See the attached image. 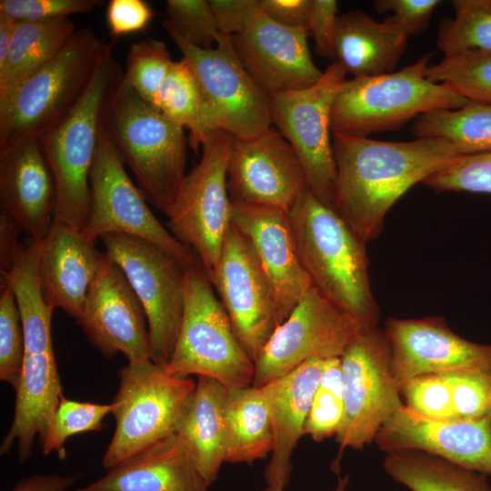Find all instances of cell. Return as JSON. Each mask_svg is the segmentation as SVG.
Returning <instances> with one entry per match:
<instances>
[{
  "label": "cell",
  "instance_id": "6da1fadb",
  "mask_svg": "<svg viewBox=\"0 0 491 491\" xmlns=\"http://www.w3.org/2000/svg\"><path fill=\"white\" fill-rule=\"evenodd\" d=\"M336 168L334 209L364 241L376 238L395 203L459 155L442 138L407 142L332 134Z\"/></svg>",
  "mask_w": 491,
  "mask_h": 491
},
{
  "label": "cell",
  "instance_id": "7a4b0ae2",
  "mask_svg": "<svg viewBox=\"0 0 491 491\" xmlns=\"http://www.w3.org/2000/svg\"><path fill=\"white\" fill-rule=\"evenodd\" d=\"M289 216L300 260L313 286L363 328L377 326L380 310L370 283L366 242L308 189Z\"/></svg>",
  "mask_w": 491,
  "mask_h": 491
},
{
  "label": "cell",
  "instance_id": "3957f363",
  "mask_svg": "<svg viewBox=\"0 0 491 491\" xmlns=\"http://www.w3.org/2000/svg\"><path fill=\"white\" fill-rule=\"evenodd\" d=\"M103 126L146 201L165 215L186 175L184 128L145 101L125 79L109 102Z\"/></svg>",
  "mask_w": 491,
  "mask_h": 491
},
{
  "label": "cell",
  "instance_id": "277c9868",
  "mask_svg": "<svg viewBox=\"0 0 491 491\" xmlns=\"http://www.w3.org/2000/svg\"><path fill=\"white\" fill-rule=\"evenodd\" d=\"M123 79L124 70L111 45L77 105L38 138L55 185L54 219L82 231L89 213V176L99 133Z\"/></svg>",
  "mask_w": 491,
  "mask_h": 491
},
{
  "label": "cell",
  "instance_id": "5b68a950",
  "mask_svg": "<svg viewBox=\"0 0 491 491\" xmlns=\"http://www.w3.org/2000/svg\"><path fill=\"white\" fill-rule=\"evenodd\" d=\"M112 44L89 27L15 88L0 96V148L36 138L62 121L89 86Z\"/></svg>",
  "mask_w": 491,
  "mask_h": 491
},
{
  "label": "cell",
  "instance_id": "8992f818",
  "mask_svg": "<svg viewBox=\"0 0 491 491\" xmlns=\"http://www.w3.org/2000/svg\"><path fill=\"white\" fill-rule=\"evenodd\" d=\"M432 54L389 74L346 80L331 112V132L366 136L396 130L422 114L456 109L469 100L426 77Z\"/></svg>",
  "mask_w": 491,
  "mask_h": 491
},
{
  "label": "cell",
  "instance_id": "52a82bcc",
  "mask_svg": "<svg viewBox=\"0 0 491 491\" xmlns=\"http://www.w3.org/2000/svg\"><path fill=\"white\" fill-rule=\"evenodd\" d=\"M202 264L185 269L183 318L165 371L175 376L215 378L227 388L253 386L247 354Z\"/></svg>",
  "mask_w": 491,
  "mask_h": 491
},
{
  "label": "cell",
  "instance_id": "ba28073f",
  "mask_svg": "<svg viewBox=\"0 0 491 491\" xmlns=\"http://www.w3.org/2000/svg\"><path fill=\"white\" fill-rule=\"evenodd\" d=\"M118 377L111 403L115 429L102 460L105 469L175 433L196 386L192 378L172 376L151 359L128 362Z\"/></svg>",
  "mask_w": 491,
  "mask_h": 491
},
{
  "label": "cell",
  "instance_id": "9c48e42d",
  "mask_svg": "<svg viewBox=\"0 0 491 491\" xmlns=\"http://www.w3.org/2000/svg\"><path fill=\"white\" fill-rule=\"evenodd\" d=\"M165 29L191 65L198 83L201 142L215 130L247 139L272 127L270 96L245 69L230 35L219 33L215 47L201 48Z\"/></svg>",
  "mask_w": 491,
  "mask_h": 491
},
{
  "label": "cell",
  "instance_id": "30bf717a",
  "mask_svg": "<svg viewBox=\"0 0 491 491\" xmlns=\"http://www.w3.org/2000/svg\"><path fill=\"white\" fill-rule=\"evenodd\" d=\"M233 136L208 133L201 142V159L185 175L166 212V228L198 256L208 277L215 268L232 225L227 168Z\"/></svg>",
  "mask_w": 491,
  "mask_h": 491
},
{
  "label": "cell",
  "instance_id": "8fae6325",
  "mask_svg": "<svg viewBox=\"0 0 491 491\" xmlns=\"http://www.w3.org/2000/svg\"><path fill=\"white\" fill-rule=\"evenodd\" d=\"M340 359L345 411L336 440L340 451L362 449L405 405L392 372L385 330L361 327Z\"/></svg>",
  "mask_w": 491,
  "mask_h": 491
},
{
  "label": "cell",
  "instance_id": "7c38bea8",
  "mask_svg": "<svg viewBox=\"0 0 491 491\" xmlns=\"http://www.w3.org/2000/svg\"><path fill=\"white\" fill-rule=\"evenodd\" d=\"M100 239L105 254L122 269L143 306L151 360L165 366L183 318L186 266L165 249L138 237L109 234Z\"/></svg>",
  "mask_w": 491,
  "mask_h": 491
},
{
  "label": "cell",
  "instance_id": "4fadbf2b",
  "mask_svg": "<svg viewBox=\"0 0 491 491\" xmlns=\"http://www.w3.org/2000/svg\"><path fill=\"white\" fill-rule=\"evenodd\" d=\"M346 75L344 66L335 60L315 85L270 95L272 125L297 153L308 190L333 209L336 168L330 121Z\"/></svg>",
  "mask_w": 491,
  "mask_h": 491
},
{
  "label": "cell",
  "instance_id": "5bb4252c",
  "mask_svg": "<svg viewBox=\"0 0 491 491\" xmlns=\"http://www.w3.org/2000/svg\"><path fill=\"white\" fill-rule=\"evenodd\" d=\"M90 205L83 230L93 241L109 234L138 237L165 249L186 267L200 262L152 213L147 201L126 173L125 164L103 124L89 176Z\"/></svg>",
  "mask_w": 491,
  "mask_h": 491
},
{
  "label": "cell",
  "instance_id": "9a60e30c",
  "mask_svg": "<svg viewBox=\"0 0 491 491\" xmlns=\"http://www.w3.org/2000/svg\"><path fill=\"white\" fill-rule=\"evenodd\" d=\"M361 327L312 286L256 360L253 386H263L312 359L341 357Z\"/></svg>",
  "mask_w": 491,
  "mask_h": 491
},
{
  "label": "cell",
  "instance_id": "2e32d148",
  "mask_svg": "<svg viewBox=\"0 0 491 491\" xmlns=\"http://www.w3.org/2000/svg\"><path fill=\"white\" fill-rule=\"evenodd\" d=\"M254 363L278 326L268 279L248 238L233 224L209 276Z\"/></svg>",
  "mask_w": 491,
  "mask_h": 491
},
{
  "label": "cell",
  "instance_id": "e0dca14e",
  "mask_svg": "<svg viewBox=\"0 0 491 491\" xmlns=\"http://www.w3.org/2000/svg\"><path fill=\"white\" fill-rule=\"evenodd\" d=\"M227 188L234 203L271 206L288 213L308 189L297 153L272 127L252 138L233 137Z\"/></svg>",
  "mask_w": 491,
  "mask_h": 491
},
{
  "label": "cell",
  "instance_id": "ac0fdd59",
  "mask_svg": "<svg viewBox=\"0 0 491 491\" xmlns=\"http://www.w3.org/2000/svg\"><path fill=\"white\" fill-rule=\"evenodd\" d=\"M88 342L106 358L151 359L147 319L122 269L104 253L76 319Z\"/></svg>",
  "mask_w": 491,
  "mask_h": 491
},
{
  "label": "cell",
  "instance_id": "d6986e66",
  "mask_svg": "<svg viewBox=\"0 0 491 491\" xmlns=\"http://www.w3.org/2000/svg\"><path fill=\"white\" fill-rule=\"evenodd\" d=\"M308 35L307 27L279 25L259 8L231 39L245 69L270 96L309 87L322 76L311 56Z\"/></svg>",
  "mask_w": 491,
  "mask_h": 491
},
{
  "label": "cell",
  "instance_id": "ffe728a7",
  "mask_svg": "<svg viewBox=\"0 0 491 491\" xmlns=\"http://www.w3.org/2000/svg\"><path fill=\"white\" fill-rule=\"evenodd\" d=\"M392 372L400 386L409 378L461 370L491 371V345L468 341L441 317L388 318Z\"/></svg>",
  "mask_w": 491,
  "mask_h": 491
},
{
  "label": "cell",
  "instance_id": "44dd1931",
  "mask_svg": "<svg viewBox=\"0 0 491 491\" xmlns=\"http://www.w3.org/2000/svg\"><path fill=\"white\" fill-rule=\"evenodd\" d=\"M232 224L250 241L268 279L278 326L313 286L300 260L289 213L232 202Z\"/></svg>",
  "mask_w": 491,
  "mask_h": 491
},
{
  "label": "cell",
  "instance_id": "7402d4cb",
  "mask_svg": "<svg viewBox=\"0 0 491 491\" xmlns=\"http://www.w3.org/2000/svg\"><path fill=\"white\" fill-rule=\"evenodd\" d=\"M375 442L386 453L421 450L491 476V422L488 421L431 420L404 405L383 425Z\"/></svg>",
  "mask_w": 491,
  "mask_h": 491
},
{
  "label": "cell",
  "instance_id": "603a6c76",
  "mask_svg": "<svg viewBox=\"0 0 491 491\" xmlns=\"http://www.w3.org/2000/svg\"><path fill=\"white\" fill-rule=\"evenodd\" d=\"M55 185L40 142L29 138L0 148V215L28 239L41 241L55 216Z\"/></svg>",
  "mask_w": 491,
  "mask_h": 491
},
{
  "label": "cell",
  "instance_id": "cb8c5ba5",
  "mask_svg": "<svg viewBox=\"0 0 491 491\" xmlns=\"http://www.w3.org/2000/svg\"><path fill=\"white\" fill-rule=\"evenodd\" d=\"M103 255L82 230L54 219L38 247V276L45 302L77 319Z\"/></svg>",
  "mask_w": 491,
  "mask_h": 491
},
{
  "label": "cell",
  "instance_id": "d4e9b609",
  "mask_svg": "<svg viewBox=\"0 0 491 491\" xmlns=\"http://www.w3.org/2000/svg\"><path fill=\"white\" fill-rule=\"evenodd\" d=\"M188 448L171 434L75 491H208Z\"/></svg>",
  "mask_w": 491,
  "mask_h": 491
},
{
  "label": "cell",
  "instance_id": "484cf974",
  "mask_svg": "<svg viewBox=\"0 0 491 491\" xmlns=\"http://www.w3.org/2000/svg\"><path fill=\"white\" fill-rule=\"evenodd\" d=\"M326 360H309L263 386L274 431V447L264 477L266 484L286 486L291 457L304 428Z\"/></svg>",
  "mask_w": 491,
  "mask_h": 491
},
{
  "label": "cell",
  "instance_id": "4316f807",
  "mask_svg": "<svg viewBox=\"0 0 491 491\" xmlns=\"http://www.w3.org/2000/svg\"><path fill=\"white\" fill-rule=\"evenodd\" d=\"M17 228L0 216L1 284L13 292L19 310L25 356L54 353L51 323L54 308L45 300L38 269L39 241H19Z\"/></svg>",
  "mask_w": 491,
  "mask_h": 491
},
{
  "label": "cell",
  "instance_id": "83f0119b",
  "mask_svg": "<svg viewBox=\"0 0 491 491\" xmlns=\"http://www.w3.org/2000/svg\"><path fill=\"white\" fill-rule=\"evenodd\" d=\"M15 389L14 417L0 454H7L15 443L17 458L24 463L33 453L35 437L39 444L44 441L64 396L55 353L25 356Z\"/></svg>",
  "mask_w": 491,
  "mask_h": 491
},
{
  "label": "cell",
  "instance_id": "f1b7e54d",
  "mask_svg": "<svg viewBox=\"0 0 491 491\" xmlns=\"http://www.w3.org/2000/svg\"><path fill=\"white\" fill-rule=\"evenodd\" d=\"M408 35L396 25L376 22L361 10L337 18L336 60L354 77L393 73Z\"/></svg>",
  "mask_w": 491,
  "mask_h": 491
},
{
  "label": "cell",
  "instance_id": "f546056e",
  "mask_svg": "<svg viewBox=\"0 0 491 491\" xmlns=\"http://www.w3.org/2000/svg\"><path fill=\"white\" fill-rule=\"evenodd\" d=\"M226 392L227 387L215 378L198 376L175 431L210 485L215 481L225 459Z\"/></svg>",
  "mask_w": 491,
  "mask_h": 491
},
{
  "label": "cell",
  "instance_id": "4dcf8cb0",
  "mask_svg": "<svg viewBox=\"0 0 491 491\" xmlns=\"http://www.w3.org/2000/svg\"><path fill=\"white\" fill-rule=\"evenodd\" d=\"M226 450L225 462L251 464L274 447L269 408L262 388H227L225 398Z\"/></svg>",
  "mask_w": 491,
  "mask_h": 491
},
{
  "label": "cell",
  "instance_id": "1f68e13d",
  "mask_svg": "<svg viewBox=\"0 0 491 491\" xmlns=\"http://www.w3.org/2000/svg\"><path fill=\"white\" fill-rule=\"evenodd\" d=\"M69 17L40 22H17L5 66L0 69V96L52 60L76 31Z\"/></svg>",
  "mask_w": 491,
  "mask_h": 491
},
{
  "label": "cell",
  "instance_id": "d6a6232c",
  "mask_svg": "<svg viewBox=\"0 0 491 491\" xmlns=\"http://www.w3.org/2000/svg\"><path fill=\"white\" fill-rule=\"evenodd\" d=\"M384 468L411 491H491L486 476L421 450L386 453Z\"/></svg>",
  "mask_w": 491,
  "mask_h": 491
},
{
  "label": "cell",
  "instance_id": "836d02e7",
  "mask_svg": "<svg viewBox=\"0 0 491 491\" xmlns=\"http://www.w3.org/2000/svg\"><path fill=\"white\" fill-rule=\"evenodd\" d=\"M411 132L416 138L445 139L459 155L491 151V104L469 101L460 108L422 114Z\"/></svg>",
  "mask_w": 491,
  "mask_h": 491
},
{
  "label": "cell",
  "instance_id": "e575fe53",
  "mask_svg": "<svg viewBox=\"0 0 491 491\" xmlns=\"http://www.w3.org/2000/svg\"><path fill=\"white\" fill-rule=\"evenodd\" d=\"M455 15L441 21L436 45L445 56L466 50L491 52V0H453Z\"/></svg>",
  "mask_w": 491,
  "mask_h": 491
},
{
  "label": "cell",
  "instance_id": "d590c367",
  "mask_svg": "<svg viewBox=\"0 0 491 491\" xmlns=\"http://www.w3.org/2000/svg\"><path fill=\"white\" fill-rule=\"evenodd\" d=\"M156 107L173 123L189 130L190 145L197 151L201 144L200 92L185 57L173 61L160 87Z\"/></svg>",
  "mask_w": 491,
  "mask_h": 491
},
{
  "label": "cell",
  "instance_id": "8d00e7d4",
  "mask_svg": "<svg viewBox=\"0 0 491 491\" xmlns=\"http://www.w3.org/2000/svg\"><path fill=\"white\" fill-rule=\"evenodd\" d=\"M426 77L469 101L491 104V52L466 50L429 65Z\"/></svg>",
  "mask_w": 491,
  "mask_h": 491
},
{
  "label": "cell",
  "instance_id": "74e56055",
  "mask_svg": "<svg viewBox=\"0 0 491 491\" xmlns=\"http://www.w3.org/2000/svg\"><path fill=\"white\" fill-rule=\"evenodd\" d=\"M172 63L164 42L141 40L128 49L124 79L145 101L156 107L160 87Z\"/></svg>",
  "mask_w": 491,
  "mask_h": 491
},
{
  "label": "cell",
  "instance_id": "f35d334b",
  "mask_svg": "<svg viewBox=\"0 0 491 491\" xmlns=\"http://www.w3.org/2000/svg\"><path fill=\"white\" fill-rule=\"evenodd\" d=\"M344 396L340 357L327 359L314 394L304 428L315 441L336 436L344 417Z\"/></svg>",
  "mask_w": 491,
  "mask_h": 491
},
{
  "label": "cell",
  "instance_id": "ab89813d",
  "mask_svg": "<svg viewBox=\"0 0 491 491\" xmlns=\"http://www.w3.org/2000/svg\"><path fill=\"white\" fill-rule=\"evenodd\" d=\"M112 412V405L80 402L65 398L58 405L48 432L40 444L43 454L55 452L60 459H65V441L77 434L102 431L104 418Z\"/></svg>",
  "mask_w": 491,
  "mask_h": 491
},
{
  "label": "cell",
  "instance_id": "60d3db41",
  "mask_svg": "<svg viewBox=\"0 0 491 491\" xmlns=\"http://www.w3.org/2000/svg\"><path fill=\"white\" fill-rule=\"evenodd\" d=\"M423 183L436 193L491 194V151L458 155Z\"/></svg>",
  "mask_w": 491,
  "mask_h": 491
},
{
  "label": "cell",
  "instance_id": "b9f144b4",
  "mask_svg": "<svg viewBox=\"0 0 491 491\" xmlns=\"http://www.w3.org/2000/svg\"><path fill=\"white\" fill-rule=\"evenodd\" d=\"M25 357V334L15 298L11 289L1 284L0 379L15 388Z\"/></svg>",
  "mask_w": 491,
  "mask_h": 491
},
{
  "label": "cell",
  "instance_id": "7bdbcfd3",
  "mask_svg": "<svg viewBox=\"0 0 491 491\" xmlns=\"http://www.w3.org/2000/svg\"><path fill=\"white\" fill-rule=\"evenodd\" d=\"M438 375L449 386L456 418L491 422V371L461 370Z\"/></svg>",
  "mask_w": 491,
  "mask_h": 491
},
{
  "label": "cell",
  "instance_id": "ee69618b",
  "mask_svg": "<svg viewBox=\"0 0 491 491\" xmlns=\"http://www.w3.org/2000/svg\"><path fill=\"white\" fill-rule=\"evenodd\" d=\"M165 5L168 18L163 22L164 28L201 48L215 45L219 32L209 1L167 0Z\"/></svg>",
  "mask_w": 491,
  "mask_h": 491
},
{
  "label": "cell",
  "instance_id": "f6af8a7d",
  "mask_svg": "<svg viewBox=\"0 0 491 491\" xmlns=\"http://www.w3.org/2000/svg\"><path fill=\"white\" fill-rule=\"evenodd\" d=\"M405 406L431 420L456 419L451 391L441 376L428 374L407 379L400 386Z\"/></svg>",
  "mask_w": 491,
  "mask_h": 491
},
{
  "label": "cell",
  "instance_id": "bcb514c9",
  "mask_svg": "<svg viewBox=\"0 0 491 491\" xmlns=\"http://www.w3.org/2000/svg\"><path fill=\"white\" fill-rule=\"evenodd\" d=\"M99 0H1L0 14L16 22H40L88 13Z\"/></svg>",
  "mask_w": 491,
  "mask_h": 491
},
{
  "label": "cell",
  "instance_id": "7dc6e473",
  "mask_svg": "<svg viewBox=\"0 0 491 491\" xmlns=\"http://www.w3.org/2000/svg\"><path fill=\"white\" fill-rule=\"evenodd\" d=\"M438 0H376V13L392 12L385 21L402 29L408 36L422 34L428 26Z\"/></svg>",
  "mask_w": 491,
  "mask_h": 491
},
{
  "label": "cell",
  "instance_id": "c3c4849f",
  "mask_svg": "<svg viewBox=\"0 0 491 491\" xmlns=\"http://www.w3.org/2000/svg\"><path fill=\"white\" fill-rule=\"evenodd\" d=\"M337 6L336 0H313L308 15L307 29L316 52L326 58H336Z\"/></svg>",
  "mask_w": 491,
  "mask_h": 491
},
{
  "label": "cell",
  "instance_id": "681fc988",
  "mask_svg": "<svg viewBox=\"0 0 491 491\" xmlns=\"http://www.w3.org/2000/svg\"><path fill=\"white\" fill-rule=\"evenodd\" d=\"M153 16V9L144 0H110L105 13L107 26L114 36L145 31Z\"/></svg>",
  "mask_w": 491,
  "mask_h": 491
},
{
  "label": "cell",
  "instance_id": "f907efd6",
  "mask_svg": "<svg viewBox=\"0 0 491 491\" xmlns=\"http://www.w3.org/2000/svg\"><path fill=\"white\" fill-rule=\"evenodd\" d=\"M220 34L235 35L241 33L259 9V0H210Z\"/></svg>",
  "mask_w": 491,
  "mask_h": 491
},
{
  "label": "cell",
  "instance_id": "816d5d0a",
  "mask_svg": "<svg viewBox=\"0 0 491 491\" xmlns=\"http://www.w3.org/2000/svg\"><path fill=\"white\" fill-rule=\"evenodd\" d=\"M313 0H259L260 10L274 22L292 28L307 27Z\"/></svg>",
  "mask_w": 491,
  "mask_h": 491
},
{
  "label": "cell",
  "instance_id": "f5cc1de1",
  "mask_svg": "<svg viewBox=\"0 0 491 491\" xmlns=\"http://www.w3.org/2000/svg\"><path fill=\"white\" fill-rule=\"evenodd\" d=\"M78 478V476L36 474L22 478L10 491H66Z\"/></svg>",
  "mask_w": 491,
  "mask_h": 491
},
{
  "label": "cell",
  "instance_id": "db71d44e",
  "mask_svg": "<svg viewBox=\"0 0 491 491\" xmlns=\"http://www.w3.org/2000/svg\"><path fill=\"white\" fill-rule=\"evenodd\" d=\"M16 21L0 14V69L8 57Z\"/></svg>",
  "mask_w": 491,
  "mask_h": 491
},
{
  "label": "cell",
  "instance_id": "11a10c76",
  "mask_svg": "<svg viewBox=\"0 0 491 491\" xmlns=\"http://www.w3.org/2000/svg\"><path fill=\"white\" fill-rule=\"evenodd\" d=\"M349 483V476L347 475L338 479L337 485L332 491H346ZM285 486L281 485L266 484V486L261 491H284Z\"/></svg>",
  "mask_w": 491,
  "mask_h": 491
}]
</instances>
